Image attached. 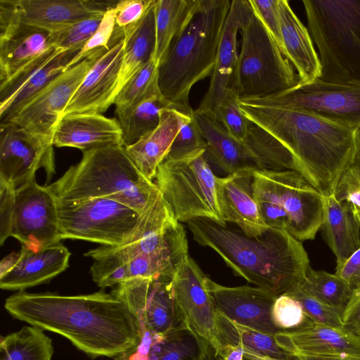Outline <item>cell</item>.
I'll return each instance as SVG.
<instances>
[{
  "instance_id": "6da1fadb",
  "label": "cell",
  "mask_w": 360,
  "mask_h": 360,
  "mask_svg": "<svg viewBox=\"0 0 360 360\" xmlns=\"http://www.w3.org/2000/svg\"><path fill=\"white\" fill-rule=\"evenodd\" d=\"M4 307L16 319L63 336L92 358H113L141 337L139 319L129 306L103 290L79 295L19 291Z\"/></svg>"
},
{
  "instance_id": "7a4b0ae2",
  "label": "cell",
  "mask_w": 360,
  "mask_h": 360,
  "mask_svg": "<svg viewBox=\"0 0 360 360\" xmlns=\"http://www.w3.org/2000/svg\"><path fill=\"white\" fill-rule=\"evenodd\" d=\"M245 117L271 135L293 155L299 173L322 195L335 193L354 165L360 130L309 112L240 101Z\"/></svg>"
},
{
  "instance_id": "3957f363",
  "label": "cell",
  "mask_w": 360,
  "mask_h": 360,
  "mask_svg": "<svg viewBox=\"0 0 360 360\" xmlns=\"http://www.w3.org/2000/svg\"><path fill=\"white\" fill-rule=\"evenodd\" d=\"M186 224L193 240L217 252L235 274L277 297L300 286L311 267L302 242L285 231L269 228L250 237L206 218Z\"/></svg>"
},
{
  "instance_id": "277c9868",
  "label": "cell",
  "mask_w": 360,
  "mask_h": 360,
  "mask_svg": "<svg viewBox=\"0 0 360 360\" xmlns=\"http://www.w3.org/2000/svg\"><path fill=\"white\" fill-rule=\"evenodd\" d=\"M46 187L58 202L106 198L141 214L160 193L156 184L142 175L121 146L82 152L78 163Z\"/></svg>"
},
{
  "instance_id": "5b68a950",
  "label": "cell",
  "mask_w": 360,
  "mask_h": 360,
  "mask_svg": "<svg viewBox=\"0 0 360 360\" xmlns=\"http://www.w3.org/2000/svg\"><path fill=\"white\" fill-rule=\"evenodd\" d=\"M231 0H202L184 31L172 42L158 65L162 96L177 110L191 114L192 87L212 75Z\"/></svg>"
},
{
  "instance_id": "8992f818",
  "label": "cell",
  "mask_w": 360,
  "mask_h": 360,
  "mask_svg": "<svg viewBox=\"0 0 360 360\" xmlns=\"http://www.w3.org/2000/svg\"><path fill=\"white\" fill-rule=\"evenodd\" d=\"M307 29L321 65L319 79L360 84V0H304Z\"/></svg>"
},
{
  "instance_id": "52a82bcc",
  "label": "cell",
  "mask_w": 360,
  "mask_h": 360,
  "mask_svg": "<svg viewBox=\"0 0 360 360\" xmlns=\"http://www.w3.org/2000/svg\"><path fill=\"white\" fill-rule=\"evenodd\" d=\"M252 195L264 223L300 241L313 240L321 227L323 195L294 170H252Z\"/></svg>"
},
{
  "instance_id": "ba28073f",
  "label": "cell",
  "mask_w": 360,
  "mask_h": 360,
  "mask_svg": "<svg viewBox=\"0 0 360 360\" xmlns=\"http://www.w3.org/2000/svg\"><path fill=\"white\" fill-rule=\"evenodd\" d=\"M93 259L108 257L126 264L136 256L142 258L153 276L173 278L188 256V240L181 222L174 217L160 192L145 213L137 236L121 246H100L84 254Z\"/></svg>"
},
{
  "instance_id": "9c48e42d",
  "label": "cell",
  "mask_w": 360,
  "mask_h": 360,
  "mask_svg": "<svg viewBox=\"0 0 360 360\" xmlns=\"http://www.w3.org/2000/svg\"><path fill=\"white\" fill-rule=\"evenodd\" d=\"M240 32L241 47L230 87L240 100L264 98L299 84L294 67L253 11Z\"/></svg>"
},
{
  "instance_id": "30bf717a",
  "label": "cell",
  "mask_w": 360,
  "mask_h": 360,
  "mask_svg": "<svg viewBox=\"0 0 360 360\" xmlns=\"http://www.w3.org/2000/svg\"><path fill=\"white\" fill-rule=\"evenodd\" d=\"M205 153L165 160L158 167L155 184L178 221L206 218L226 225L217 201V176Z\"/></svg>"
},
{
  "instance_id": "8fae6325",
  "label": "cell",
  "mask_w": 360,
  "mask_h": 360,
  "mask_svg": "<svg viewBox=\"0 0 360 360\" xmlns=\"http://www.w3.org/2000/svg\"><path fill=\"white\" fill-rule=\"evenodd\" d=\"M9 237L33 250L60 243L57 201L35 179L16 189L0 185V245Z\"/></svg>"
},
{
  "instance_id": "7c38bea8",
  "label": "cell",
  "mask_w": 360,
  "mask_h": 360,
  "mask_svg": "<svg viewBox=\"0 0 360 360\" xmlns=\"http://www.w3.org/2000/svg\"><path fill=\"white\" fill-rule=\"evenodd\" d=\"M61 240H79L103 246H121L133 240L143 226L145 213L106 198L77 202L57 201Z\"/></svg>"
},
{
  "instance_id": "4fadbf2b",
  "label": "cell",
  "mask_w": 360,
  "mask_h": 360,
  "mask_svg": "<svg viewBox=\"0 0 360 360\" xmlns=\"http://www.w3.org/2000/svg\"><path fill=\"white\" fill-rule=\"evenodd\" d=\"M240 101L299 109L360 130V84L319 78L264 98Z\"/></svg>"
},
{
  "instance_id": "5bb4252c",
  "label": "cell",
  "mask_w": 360,
  "mask_h": 360,
  "mask_svg": "<svg viewBox=\"0 0 360 360\" xmlns=\"http://www.w3.org/2000/svg\"><path fill=\"white\" fill-rule=\"evenodd\" d=\"M206 276L188 255L176 271L172 290L179 319L196 340L202 359L212 349L217 357L221 345L218 336L217 312L205 287Z\"/></svg>"
},
{
  "instance_id": "9a60e30c",
  "label": "cell",
  "mask_w": 360,
  "mask_h": 360,
  "mask_svg": "<svg viewBox=\"0 0 360 360\" xmlns=\"http://www.w3.org/2000/svg\"><path fill=\"white\" fill-rule=\"evenodd\" d=\"M107 50L93 51L80 62L63 72L8 122L52 143L57 124L70 101L89 70Z\"/></svg>"
},
{
  "instance_id": "2e32d148",
  "label": "cell",
  "mask_w": 360,
  "mask_h": 360,
  "mask_svg": "<svg viewBox=\"0 0 360 360\" xmlns=\"http://www.w3.org/2000/svg\"><path fill=\"white\" fill-rule=\"evenodd\" d=\"M43 169L46 182L56 172L53 145L11 122L0 123V185L18 188Z\"/></svg>"
},
{
  "instance_id": "e0dca14e",
  "label": "cell",
  "mask_w": 360,
  "mask_h": 360,
  "mask_svg": "<svg viewBox=\"0 0 360 360\" xmlns=\"http://www.w3.org/2000/svg\"><path fill=\"white\" fill-rule=\"evenodd\" d=\"M172 280L164 276L128 279L110 292L129 306L141 328L167 335L185 330L176 308Z\"/></svg>"
},
{
  "instance_id": "ac0fdd59",
  "label": "cell",
  "mask_w": 360,
  "mask_h": 360,
  "mask_svg": "<svg viewBox=\"0 0 360 360\" xmlns=\"http://www.w3.org/2000/svg\"><path fill=\"white\" fill-rule=\"evenodd\" d=\"M118 2V1H117ZM117 2L87 0H0V25L19 23L50 32L103 15Z\"/></svg>"
},
{
  "instance_id": "d6986e66",
  "label": "cell",
  "mask_w": 360,
  "mask_h": 360,
  "mask_svg": "<svg viewBox=\"0 0 360 360\" xmlns=\"http://www.w3.org/2000/svg\"><path fill=\"white\" fill-rule=\"evenodd\" d=\"M205 287L216 312L244 326L270 335L281 331L271 319L277 296L258 287L220 285L208 277Z\"/></svg>"
},
{
  "instance_id": "ffe728a7",
  "label": "cell",
  "mask_w": 360,
  "mask_h": 360,
  "mask_svg": "<svg viewBox=\"0 0 360 360\" xmlns=\"http://www.w3.org/2000/svg\"><path fill=\"white\" fill-rule=\"evenodd\" d=\"M109 46L89 70L63 115L101 114L113 104L122 65L124 36H112Z\"/></svg>"
},
{
  "instance_id": "44dd1931",
  "label": "cell",
  "mask_w": 360,
  "mask_h": 360,
  "mask_svg": "<svg viewBox=\"0 0 360 360\" xmlns=\"http://www.w3.org/2000/svg\"><path fill=\"white\" fill-rule=\"evenodd\" d=\"M252 13L249 0H232L222 31L215 65L207 91L197 112L217 120L218 108L231 87L238 60L237 34Z\"/></svg>"
},
{
  "instance_id": "7402d4cb",
  "label": "cell",
  "mask_w": 360,
  "mask_h": 360,
  "mask_svg": "<svg viewBox=\"0 0 360 360\" xmlns=\"http://www.w3.org/2000/svg\"><path fill=\"white\" fill-rule=\"evenodd\" d=\"M81 50L56 49L8 83L0 86V123L7 122L63 72Z\"/></svg>"
},
{
  "instance_id": "603a6c76",
  "label": "cell",
  "mask_w": 360,
  "mask_h": 360,
  "mask_svg": "<svg viewBox=\"0 0 360 360\" xmlns=\"http://www.w3.org/2000/svg\"><path fill=\"white\" fill-rule=\"evenodd\" d=\"M55 49L49 31L19 23L0 25V86Z\"/></svg>"
},
{
  "instance_id": "cb8c5ba5",
  "label": "cell",
  "mask_w": 360,
  "mask_h": 360,
  "mask_svg": "<svg viewBox=\"0 0 360 360\" xmlns=\"http://www.w3.org/2000/svg\"><path fill=\"white\" fill-rule=\"evenodd\" d=\"M277 345L297 358L300 356L360 355V338L308 319L302 326L274 335Z\"/></svg>"
},
{
  "instance_id": "d4e9b609",
  "label": "cell",
  "mask_w": 360,
  "mask_h": 360,
  "mask_svg": "<svg viewBox=\"0 0 360 360\" xmlns=\"http://www.w3.org/2000/svg\"><path fill=\"white\" fill-rule=\"evenodd\" d=\"M252 170L217 176V198L226 224L233 223L247 236L258 237L269 227L263 221L252 195Z\"/></svg>"
},
{
  "instance_id": "484cf974",
  "label": "cell",
  "mask_w": 360,
  "mask_h": 360,
  "mask_svg": "<svg viewBox=\"0 0 360 360\" xmlns=\"http://www.w3.org/2000/svg\"><path fill=\"white\" fill-rule=\"evenodd\" d=\"M52 143L53 146L75 148L82 152L124 146L117 120L94 112L63 115L56 127Z\"/></svg>"
},
{
  "instance_id": "4316f807",
  "label": "cell",
  "mask_w": 360,
  "mask_h": 360,
  "mask_svg": "<svg viewBox=\"0 0 360 360\" xmlns=\"http://www.w3.org/2000/svg\"><path fill=\"white\" fill-rule=\"evenodd\" d=\"M70 252L60 243L39 250L22 246L15 266L0 277V287L19 290L49 283L69 266Z\"/></svg>"
},
{
  "instance_id": "83f0119b",
  "label": "cell",
  "mask_w": 360,
  "mask_h": 360,
  "mask_svg": "<svg viewBox=\"0 0 360 360\" xmlns=\"http://www.w3.org/2000/svg\"><path fill=\"white\" fill-rule=\"evenodd\" d=\"M278 6L284 56L296 70L299 84L319 78L321 62L308 29L294 13L288 1L278 0Z\"/></svg>"
},
{
  "instance_id": "f1b7e54d",
  "label": "cell",
  "mask_w": 360,
  "mask_h": 360,
  "mask_svg": "<svg viewBox=\"0 0 360 360\" xmlns=\"http://www.w3.org/2000/svg\"><path fill=\"white\" fill-rule=\"evenodd\" d=\"M191 114L174 108L163 110L155 129L135 143L124 147L135 166L148 180L153 181L158 167L167 157L184 120Z\"/></svg>"
},
{
  "instance_id": "f546056e",
  "label": "cell",
  "mask_w": 360,
  "mask_h": 360,
  "mask_svg": "<svg viewBox=\"0 0 360 360\" xmlns=\"http://www.w3.org/2000/svg\"><path fill=\"white\" fill-rule=\"evenodd\" d=\"M193 115L206 142L205 158L228 174L246 169H260L244 141H238L216 120L197 112Z\"/></svg>"
},
{
  "instance_id": "4dcf8cb0",
  "label": "cell",
  "mask_w": 360,
  "mask_h": 360,
  "mask_svg": "<svg viewBox=\"0 0 360 360\" xmlns=\"http://www.w3.org/2000/svg\"><path fill=\"white\" fill-rule=\"evenodd\" d=\"M323 202L321 228L340 265L360 247V214L347 202L338 200L335 193L323 195Z\"/></svg>"
},
{
  "instance_id": "1f68e13d",
  "label": "cell",
  "mask_w": 360,
  "mask_h": 360,
  "mask_svg": "<svg viewBox=\"0 0 360 360\" xmlns=\"http://www.w3.org/2000/svg\"><path fill=\"white\" fill-rule=\"evenodd\" d=\"M112 360H203L195 338L187 330L163 335L141 328L139 341Z\"/></svg>"
},
{
  "instance_id": "d6a6232c",
  "label": "cell",
  "mask_w": 360,
  "mask_h": 360,
  "mask_svg": "<svg viewBox=\"0 0 360 360\" xmlns=\"http://www.w3.org/2000/svg\"><path fill=\"white\" fill-rule=\"evenodd\" d=\"M201 2L202 0H156L153 58L158 65L172 42L188 25Z\"/></svg>"
},
{
  "instance_id": "836d02e7",
  "label": "cell",
  "mask_w": 360,
  "mask_h": 360,
  "mask_svg": "<svg viewBox=\"0 0 360 360\" xmlns=\"http://www.w3.org/2000/svg\"><path fill=\"white\" fill-rule=\"evenodd\" d=\"M155 4L138 24L122 32L124 36L123 60L115 97L127 81L146 65L154 56L155 48Z\"/></svg>"
},
{
  "instance_id": "e575fe53",
  "label": "cell",
  "mask_w": 360,
  "mask_h": 360,
  "mask_svg": "<svg viewBox=\"0 0 360 360\" xmlns=\"http://www.w3.org/2000/svg\"><path fill=\"white\" fill-rule=\"evenodd\" d=\"M176 108L168 101L160 91L152 94L127 110L115 112L122 133L124 147L137 142L141 137L157 127L161 112Z\"/></svg>"
},
{
  "instance_id": "d590c367",
  "label": "cell",
  "mask_w": 360,
  "mask_h": 360,
  "mask_svg": "<svg viewBox=\"0 0 360 360\" xmlns=\"http://www.w3.org/2000/svg\"><path fill=\"white\" fill-rule=\"evenodd\" d=\"M217 325L221 346L225 344L241 345L257 354L279 360H298L277 345L274 335L242 326L217 312Z\"/></svg>"
},
{
  "instance_id": "8d00e7d4",
  "label": "cell",
  "mask_w": 360,
  "mask_h": 360,
  "mask_svg": "<svg viewBox=\"0 0 360 360\" xmlns=\"http://www.w3.org/2000/svg\"><path fill=\"white\" fill-rule=\"evenodd\" d=\"M52 340L36 326H24L0 339V360H52Z\"/></svg>"
},
{
  "instance_id": "74e56055",
  "label": "cell",
  "mask_w": 360,
  "mask_h": 360,
  "mask_svg": "<svg viewBox=\"0 0 360 360\" xmlns=\"http://www.w3.org/2000/svg\"><path fill=\"white\" fill-rule=\"evenodd\" d=\"M244 142L255 157L260 169L299 172L298 165L291 153L271 135L250 121Z\"/></svg>"
},
{
  "instance_id": "f35d334b",
  "label": "cell",
  "mask_w": 360,
  "mask_h": 360,
  "mask_svg": "<svg viewBox=\"0 0 360 360\" xmlns=\"http://www.w3.org/2000/svg\"><path fill=\"white\" fill-rule=\"evenodd\" d=\"M300 287L325 304L342 310L354 292L349 283L335 274L311 267Z\"/></svg>"
},
{
  "instance_id": "ab89813d",
  "label": "cell",
  "mask_w": 360,
  "mask_h": 360,
  "mask_svg": "<svg viewBox=\"0 0 360 360\" xmlns=\"http://www.w3.org/2000/svg\"><path fill=\"white\" fill-rule=\"evenodd\" d=\"M158 91H160L158 85V64L153 57L120 90L113 103L115 112L132 108Z\"/></svg>"
},
{
  "instance_id": "60d3db41",
  "label": "cell",
  "mask_w": 360,
  "mask_h": 360,
  "mask_svg": "<svg viewBox=\"0 0 360 360\" xmlns=\"http://www.w3.org/2000/svg\"><path fill=\"white\" fill-rule=\"evenodd\" d=\"M193 111L184 120L165 160L183 159L206 151V142L194 117Z\"/></svg>"
},
{
  "instance_id": "b9f144b4",
  "label": "cell",
  "mask_w": 360,
  "mask_h": 360,
  "mask_svg": "<svg viewBox=\"0 0 360 360\" xmlns=\"http://www.w3.org/2000/svg\"><path fill=\"white\" fill-rule=\"evenodd\" d=\"M103 15L88 18L59 31L51 32L53 46L62 51L82 50L97 30Z\"/></svg>"
},
{
  "instance_id": "7bdbcfd3",
  "label": "cell",
  "mask_w": 360,
  "mask_h": 360,
  "mask_svg": "<svg viewBox=\"0 0 360 360\" xmlns=\"http://www.w3.org/2000/svg\"><path fill=\"white\" fill-rule=\"evenodd\" d=\"M217 121L235 139L240 141L246 139L250 121L240 108L239 98L231 88L227 90L219 105Z\"/></svg>"
},
{
  "instance_id": "ee69618b",
  "label": "cell",
  "mask_w": 360,
  "mask_h": 360,
  "mask_svg": "<svg viewBox=\"0 0 360 360\" xmlns=\"http://www.w3.org/2000/svg\"><path fill=\"white\" fill-rule=\"evenodd\" d=\"M286 295L294 297L301 304L304 314L309 320L333 328H342L343 310L325 304L303 290L300 286Z\"/></svg>"
},
{
  "instance_id": "f6af8a7d",
  "label": "cell",
  "mask_w": 360,
  "mask_h": 360,
  "mask_svg": "<svg viewBox=\"0 0 360 360\" xmlns=\"http://www.w3.org/2000/svg\"><path fill=\"white\" fill-rule=\"evenodd\" d=\"M271 319L280 330L297 328L309 319L301 304L286 294L279 295L276 299L271 309Z\"/></svg>"
},
{
  "instance_id": "bcb514c9",
  "label": "cell",
  "mask_w": 360,
  "mask_h": 360,
  "mask_svg": "<svg viewBox=\"0 0 360 360\" xmlns=\"http://www.w3.org/2000/svg\"><path fill=\"white\" fill-rule=\"evenodd\" d=\"M156 0H121L115 8V32H123L138 24Z\"/></svg>"
},
{
  "instance_id": "7dc6e473",
  "label": "cell",
  "mask_w": 360,
  "mask_h": 360,
  "mask_svg": "<svg viewBox=\"0 0 360 360\" xmlns=\"http://www.w3.org/2000/svg\"><path fill=\"white\" fill-rule=\"evenodd\" d=\"M115 7H111L105 11L97 30L79 54L73 59L70 68L80 62L93 51L99 49H109L110 42L115 27L116 12Z\"/></svg>"
},
{
  "instance_id": "c3c4849f",
  "label": "cell",
  "mask_w": 360,
  "mask_h": 360,
  "mask_svg": "<svg viewBox=\"0 0 360 360\" xmlns=\"http://www.w3.org/2000/svg\"><path fill=\"white\" fill-rule=\"evenodd\" d=\"M254 14L278 44L284 55L281 37L278 0H249Z\"/></svg>"
},
{
  "instance_id": "681fc988",
  "label": "cell",
  "mask_w": 360,
  "mask_h": 360,
  "mask_svg": "<svg viewBox=\"0 0 360 360\" xmlns=\"http://www.w3.org/2000/svg\"><path fill=\"white\" fill-rule=\"evenodd\" d=\"M334 193L338 200L347 202L360 214V174L353 166L342 176Z\"/></svg>"
},
{
  "instance_id": "f907efd6",
  "label": "cell",
  "mask_w": 360,
  "mask_h": 360,
  "mask_svg": "<svg viewBox=\"0 0 360 360\" xmlns=\"http://www.w3.org/2000/svg\"><path fill=\"white\" fill-rule=\"evenodd\" d=\"M342 328L360 338V288L354 292L342 314Z\"/></svg>"
},
{
  "instance_id": "816d5d0a",
  "label": "cell",
  "mask_w": 360,
  "mask_h": 360,
  "mask_svg": "<svg viewBox=\"0 0 360 360\" xmlns=\"http://www.w3.org/2000/svg\"><path fill=\"white\" fill-rule=\"evenodd\" d=\"M335 274L354 290L360 288V247L345 262L336 265Z\"/></svg>"
},
{
  "instance_id": "f5cc1de1",
  "label": "cell",
  "mask_w": 360,
  "mask_h": 360,
  "mask_svg": "<svg viewBox=\"0 0 360 360\" xmlns=\"http://www.w3.org/2000/svg\"><path fill=\"white\" fill-rule=\"evenodd\" d=\"M217 358L218 360H245L243 347L241 345H223Z\"/></svg>"
},
{
  "instance_id": "db71d44e",
  "label": "cell",
  "mask_w": 360,
  "mask_h": 360,
  "mask_svg": "<svg viewBox=\"0 0 360 360\" xmlns=\"http://www.w3.org/2000/svg\"><path fill=\"white\" fill-rule=\"evenodd\" d=\"M297 359L298 360H360V355L300 356Z\"/></svg>"
},
{
  "instance_id": "11a10c76",
  "label": "cell",
  "mask_w": 360,
  "mask_h": 360,
  "mask_svg": "<svg viewBox=\"0 0 360 360\" xmlns=\"http://www.w3.org/2000/svg\"><path fill=\"white\" fill-rule=\"evenodd\" d=\"M20 257L19 252H13L5 257L0 264V277L10 271L16 264Z\"/></svg>"
},
{
  "instance_id": "9f6ffc18",
  "label": "cell",
  "mask_w": 360,
  "mask_h": 360,
  "mask_svg": "<svg viewBox=\"0 0 360 360\" xmlns=\"http://www.w3.org/2000/svg\"><path fill=\"white\" fill-rule=\"evenodd\" d=\"M243 347V346H242ZM245 360H279L277 359L266 356L257 354L250 349L243 347Z\"/></svg>"
},
{
  "instance_id": "6f0895ef",
  "label": "cell",
  "mask_w": 360,
  "mask_h": 360,
  "mask_svg": "<svg viewBox=\"0 0 360 360\" xmlns=\"http://www.w3.org/2000/svg\"><path fill=\"white\" fill-rule=\"evenodd\" d=\"M353 167L358 171V172L360 174V144H359V153L357 155V157L356 158L355 162L353 165Z\"/></svg>"
}]
</instances>
